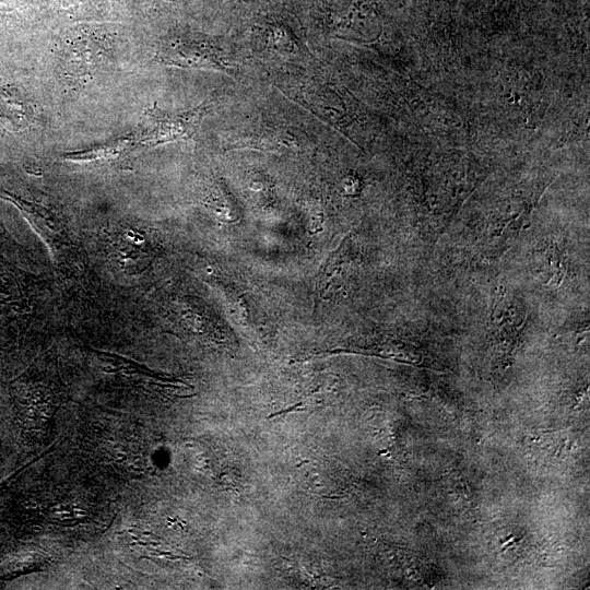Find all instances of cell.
<instances>
[{
	"label": "cell",
	"mask_w": 590,
	"mask_h": 590,
	"mask_svg": "<svg viewBox=\"0 0 590 590\" xmlns=\"http://www.w3.org/2000/svg\"><path fill=\"white\" fill-rule=\"evenodd\" d=\"M350 236H346L340 246H338L326 259L316 275L314 288L315 308L323 298L324 294L331 287V284L342 273L343 268L347 264L350 255Z\"/></svg>",
	"instance_id": "8992f818"
},
{
	"label": "cell",
	"mask_w": 590,
	"mask_h": 590,
	"mask_svg": "<svg viewBox=\"0 0 590 590\" xmlns=\"http://www.w3.org/2000/svg\"><path fill=\"white\" fill-rule=\"evenodd\" d=\"M34 118V109L19 91L0 90V123L12 131L23 130Z\"/></svg>",
	"instance_id": "5b68a950"
},
{
	"label": "cell",
	"mask_w": 590,
	"mask_h": 590,
	"mask_svg": "<svg viewBox=\"0 0 590 590\" xmlns=\"http://www.w3.org/2000/svg\"><path fill=\"white\" fill-rule=\"evenodd\" d=\"M155 60L165 66L234 72L228 52L214 40L199 36H180L163 43Z\"/></svg>",
	"instance_id": "6da1fadb"
},
{
	"label": "cell",
	"mask_w": 590,
	"mask_h": 590,
	"mask_svg": "<svg viewBox=\"0 0 590 590\" xmlns=\"http://www.w3.org/2000/svg\"><path fill=\"white\" fill-rule=\"evenodd\" d=\"M134 145H138L135 135H127L83 151L66 154L64 158L73 162L115 161L130 152Z\"/></svg>",
	"instance_id": "52a82bcc"
},
{
	"label": "cell",
	"mask_w": 590,
	"mask_h": 590,
	"mask_svg": "<svg viewBox=\"0 0 590 590\" xmlns=\"http://www.w3.org/2000/svg\"><path fill=\"white\" fill-rule=\"evenodd\" d=\"M110 49L94 42H79L61 47L63 71L71 78L83 80L109 58Z\"/></svg>",
	"instance_id": "3957f363"
},
{
	"label": "cell",
	"mask_w": 590,
	"mask_h": 590,
	"mask_svg": "<svg viewBox=\"0 0 590 590\" xmlns=\"http://www.w3.org/2000/svg\"><path fill=\"white\" fill-rule=\"evenodd\" d=\"M209 108L208 102L179 113L162 111L153 107L146 114L148 120L144 126L135 134L138 145L156 146L192 138Z\"/></svg>",
	"instance_id": "7a4b0ae2"
},
{
	"label": "cell",
	"mask_w": 590,
	"mask_h": 590,
	"mask_svg": "<svg viewBox=\"0 0 590 590\" xmlns=\"http://www.w3.org/2000/svg\"><path fill=\"white\" fill-rule=\"evenodd\" d=\"M298 137L287 129L269 127L258 131H251L241 135L229 144L231 149H256L261 151H276L282 148L298 145Z\"/></svg>",
	"instance_id": "277c9868"
}]
</instances>
